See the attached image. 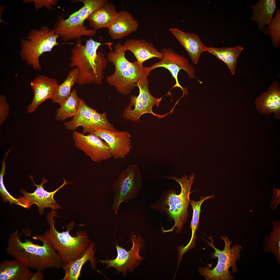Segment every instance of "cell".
Returning a JSON list of instances; mask_svg holds the SVG:
<instances>
[{
	"mask_svg": "<svg viewBox=\"0 0 280 280\" xmlns=\"http://www.w3.org/2000/svg\"><path fill=\"white\" fill-rule=\"evenodd\" d=\"M274 192L272 193L273 195L272 197V200L270 204V208L273 210L277 209V206L280 202V190L278 189H276L273 186Z\"/></svg>",
	"mask_w": 280,
	"mask_h": 280,
	"instance_id": "37",
	"label": "cell"
},
{
	"mask_svg": "<svg viewBox=\"0 0 280 280\" xmlns=\"http://www.w3.org/2000/svg\"><path fill=\"white\" fill-rule=\"evenodd\" d=\"M123 45L126 50L131 52L136 61L142 65L145 61L152 58L161 60L164 57L152 43L144 39L128 40L124 43Z\"/></svg>",
	"mask_w": 280,
	"mask_h": 280,
	"instance_id": "22",
	"label": "cell"
},
{
	"mask_svg": "<svg viewBox=\"0 0 280 280\" xmlns=\"http://www.w3.org/2000/svg\"><path fill=\"white\" fill-rule=\"evenodd\" d=\"M17 230L11 233L8 241L6 251L7 254L36 271H43L49 269L62 268L64 263L50 242L43 235L32 237L39 241L42 245L34 243L30 239L22 241Z\"/></svg>",
	"mask_w": 280,
	"mask_h": 280,
	"instance_id": "1",
	"label": "cell"
},
{
	"mask_svg": "<svg viewBox=\"0 0 280 280\" xmlns=\"http://www.w3.org/2000/svg\"><path fill=\"white\" fill-rule=\"evenodd\" d=\"M174 179L180 184L181 188L180 193L178 195L174 192L170 194L167 198L165 204L168 205L167 212L170 216L174 220V225L173 227L165 232H172L176 227V232H180L188 216V208L190 202V195L192 185L195 178L194 174L191 175L188 180V177L184 176L179 179L174 177H166Z\"/></svg>",
	"mask_w": 280,
	"mask_h": 280,
	"instance_id": "7",
	"label": "cell"
},
{
	"mask_svg": "<svg viewBox=\"0 0 280 280\" xmlns=\"http://www.w3.org/2000/svg\"><path fill=\"white\" fill-rule=\"evenodd\" d=\"M132 243V248L127 251L124 248L120 246L117 244L116 246L117 256L116 258L112 260H103L97 258L98 261L102 263L107 264L106 268L114 267L119 274L122 272L124 276H125L127 270L133 271L135 268L140 264V262L144 260L139 254L140 249L144 246V243L142 237L133 233L131 237Z\"/></svg>",
	"mask_w": 280,
	"mask_h": 280,
	"instance_id": "10",
	"label": "cell"
},
{
	"mask_svg": "<svg viewBox=\"0 0 280 280\" xmlns=\"http://www.w3.org/2000/svg\"><path fill=\"white\" fill-rule=\"evenodd\" d=\"M54 217H57L55 210L47 214L46 219L50 228L45 231L43 235L50 242L61 258L64 264H66L83 254L91 242L85 231H79L75 234V236L70 234L69 232L73 230L75 224L73 221L68 224L66 231L58 232L55 227Z\"/></svg>",
	"mask_w": 280,
	"mask_h": 280,
	"instance_id": "3",
	"label": "cell"
},
{
	"mask_svg": "<svg viewBox=\"0 0 280 280\" xmlns=\"http://www.w3.org/2000/svg\"><path fill=\"white\" fill-rule=\"evenodd\" d=\"M2 168L0 174V196L3 201L5 202L7 201L10 202L11 204L13 203L18 204L17 199L13 197L9 193L5 187L3 182V176L5 171V159L2 163Z\"/></svg>",
	"mask_w": 280,
	"mask_h": 280,
	"instance_id": "34",
	"label": "cell"
},
{
	"mask_svg": "<svg viewBox=\"0 0 280 280\" xmlns=\"http://www.w3.org/2000/svg\"><path fill=\"white\" fill-rule=\"evenodd\" d=\"M34 96L31 103L27 107L29 113L34 112L44 101L52 99L58 86L57 80L44 75H39L30 83Z\"/></svg>",
	"mask_w": 280,
	"mask_h": 280,
	"instance_id": "16",
	"label": "cell"
},
{
	"mask_svg": "<svg viewBox=\"0 0 280 280\" xmlns=\"http://www.w3.org/2000/svg\"><path fill=\"white\" fill-rule=\"evenodd\" d=\"M84 22L74 13L66 19L61 15L58 17L53 29L65 41L80 39L84 36H94L96 34V31L88 29L84 25Z\"/></svg>",
	"mask_w": 280,
	"mask_h": 280,
	"instance_id": "14",
	"label": "cell"
},
{
	"mask_svg": "<svg viewBox=\"0 0 280 280\" xmlns=\"http://www.w3.org/2000/svg\"><path fill=\"white\" fill-rule=\"evenodd\" d=\"M95 247V243L91 242L83 254L76 259L63 264L61 269L64 271L65 274L62 280H78L81 275L83 266L88 261L90 262L92 268L95 269L96 261L94 257Z\"/></svg>",
	"mask_w": 280,
	"mask_h": 280,
	"instance_id": "18",
	"label": "cell"
},
{
	"mask_svg": "<svg viewBox=\"0 0 280 280\" xmlns=\"http://www.w3.org/2000/svg\"><path fill=\"white\" fill-rule=\"evenodd\" d=\"M256 109L264 115L274 113L275 117H280V86L277 81L273 82L267 91L256 98L255 101Z\"/></svg>",
	"mask_w": 280,
	"mask_h": 280,
	"instance_id": "17",
	"label": "cell"
},
{
	"mask_svg": "<svg viewBox=\"0 0 280 280\" xmlns=\"http://www.w3.org/2000/svg\"><path fill=\"white\" fill-rule=\"evenodd\" d=\"M72 137L75 146L83 151L92 161L100 162L112 157L108 144L100 137L93 133L85 135L74 131Z\"/></svg>",
	"mask_w": 280,
	"mask_h": 280,
	"instance_id": "13",
	"label": "cell"
},
{
	"mask_svg": "<svg viewBox=\"0 0 280 280\" xmlns=\"http://www.w3.org/2000/svg\"><path fill=\"white\" fill-rule=\"evenodd\" d=\"M214 197V195L201 197L200 198V200L199 201H195L193 200H190V204L191 205L193 210V215L191 224L192 234L189 242L186 246L184 247L185 251H188L194 248L195 247L196 240V231L198 228L199 223L201 207L202 203L206 200L209 198H213Z\"/></svg>",
	"mask_w": 280,
	"mask_h": 280,
	"instance_id": "31",
	"label": "cell"
},
{
	"mask_svg": "<svg viewBox=\"0 0 280 280\" xmlns=\"http://www.w3.org/2000/svg\"><path fill=\"white\" fill-rule=\"evenodd\" d=\"M243 50V47L240 46L234 47H223L219 48L210 47H207L206 51L223 61L232 74L234 75L237 65V59Z\"/></svg>",
	"mask_w": 280,
	"mask_h": 280,
	"instance_id": "26",
	"label": "cell"
},
{
	"mask_svg": "<svg viewBox=\"0 0 280 280\" xmlns=\"http://www.w3.org/2000/svg\"><path fill=\"white\" fill-rule=\"evenodd\" d=\"M29 176L37 189L32 193L27 192L23 189H20V191L23 195H20L17 199V205L25 208H29L32 205L36 204L38 206L40 215L43 213L44 209L46 208H50L52 211L60 208L61 206L56 202L54 198V195L65 185L72 183L67 182L64 178V183L61 186L54 191L50 192L45 190L43 186V184L48 181L46 179L43 177L41 183L37 185L34 182L32 176Z\"/></svg>",
	"mask_w": 280,
	"mask_h": 280,
	"instance_id": "11",
	"label": "cell"
},
{
	"mask_svg": "<svg viewBox=\"0 0 280 280\" xmlns=\"http://www.w3.org/2000/svg\"><path fill=\"white\" fill-rule=\"evenodd\" d=\"M79 75L78 70L76 67L69 72L63 82L58 86L52 99L53 103L60 104L68 98L71 93V88L77 82Z\"/></svg>",
	"mask_w": 280,
	"mask_h": 280,
	"instance_id": "28",
	"label": "cell"
},
{
	"mask_svg": "<svg viewBox=\"0 0 280 280\" xmlns=\"http://www.w3.org/2000/svg\"><path fill=\"white\" fill-rule=\"evenodd\" d=\"M170 30L185 49L193 62L197 64L201 54L206 51L207 47L202 44L199 36L195 34L185 33L176 28H171Z\"/></svg>",
	"mask_w": 280,
	"mask_h": 280,
	"instance_id": "21",
	"label": "cell"
},
{
	"mask_svg": "<svg viewBox=\"0 0 280 280\" xmlns=\"http://www.w3.org/2000/svg\"><path fill=\"white\" fill-rule=\"evenodd\" d=\"M79 98L78 96L76 90L74 89L68 98L60 104V108L55 112L56 120L64 121L74 116L78 109Z\"/></svg>",
	"mask_w": 280,
	"mask_h": 280,
	"instance_id": "27",
	"label": "cell"
},
{
	"mask_svg": "<svg viewBox=\"0 0 280 280\" xmlns=\"http://www.w3.org/2000/svg\"><path fill=\"white\" fill-rule=\"evenodd\" d=\"M92 133L100 137L108 144L112 157L115 159H124L130 153L132 148L131 136L128 131L101 129Z\"/></svg>",
	"mask_w": 280,
	"mask_h": 280,
	"instance_id": "15",
	"label": "cell"
},
{
	"mask_svg": "<svg viewBox=\"0 0 280 280\" xmlns=\"http://www.w3.org/2000/svg\"><path fill=\"white\" fill-rule=\"evenodd\" d=\"M138 26L137 20L130 13L121 11L108 27V32L113 39H119L136 31Z\"/></svg>",
	"mask_w": 280,
	"mask_h": 280,
	"instance_id": "20",
	"label": "cell"
},
{
	"mask_svg": "<svg viewBox=\"0 0 280 280\" xmlns=\"http://www.w3.org/2000/svg\"><path fill=\"white\" fill-rule=\"evenodd\" d=\"M272 230L265 238L264 250L272 253L279 264L280 262V221H274L272 223Z\"/></svg>",
	"mask_w": 280,
	"mask_h": 280,
	"instance_id": "29",
	"label": "cell"
},
{
	"mask_svg": "<svg viewBox=\"0 0 280 280\" xmlns=\"http://www.w3.org/2000/svg\"><path fill=\"white\" fill-rule=\"evenodd\" d=\"M9 107L6 97L4 95L0 96V125L1 126L8 116Z\"/></svg>",
	"mask_w": 280,
	"mask_h": 280,
	"instance_id": "35",
	"label": "cell"
},
{
	"mask_svg": "<svg viewBox=\"0 0 280 280\" xmlns=\"http://www.w3.org/2000/svg\"><path fill=\"white\" fill-rule=\"evenodd\" d=\"M141 173L137 164L130 165L119 174L112 186L114 201L112 208L116 214L121 203L134 198L142 186Z\"/></svg>",
	"mask_w": 280,
	"mask_h": 280,
	"instance_id": "6",
	"label": "cell"
},
{
	"mask_svg": "<svg viewBox=\"0 0 280 280\" xmlns=\"http://www.w3.org/2000/svg\"><path fill=\"white\" fill-rule=\"evenodd\" d=\"M82 2L83 6L78 10L74 12L81 18L83 21L87 19L93 12L98 8L106 5L107 0H78Z\"/></svg>",
	"mask_w": 280,
	"mask_h": 280,
	"instance_id": "32",
	"label": "cell"
},
{
	"mask_svg": "<svg viewBox=\"0 0 280 280\" xmlns=\"http://www.w3.org/2000/svg\"><path fill=\"white\" fill-rule=\"evenodd\" d=\"M276 10V15L269 25L268 30L274 46L278 48L280 43V10L278 8Z\"/></svg>",
	"mask_w": 280,
	"mask_h": 280,
	"instance_id": "33",
	"label": "cell"
},
{
	"mask_svg": "<svg viewBox=\"0 0 280 280\" xmlns=\"http://www.w3.org/2000/svg\"><path fill=\"white\" fill-rule=\"evenodd\" d=\"M23 2L24 3L33 2L36 10L43 6L46 7L48 10L51 9L53 5H56L58 3L57 1L54 0H25Z\"/></svg>",
	"mask_w": 280,
	"mask_h": 280,
	"instance_id": "36",
	"label": "cell"
},
{
	"mask_svg": "<svg viewBox=\"0 0 280 280\" xmlns=\"http://www.w3.org/2000/svg\"><path fill=\"white\" fill-rule=\"evenodd\" d=\"M161 52L164 55L163 58L159 62L148 67L150 72L155 68L160 67L167 69L176 81V83L172 88L176 87L180 88L183 91V95H186L188 92L186 89L180 85L178 81V76L180 70H185L190 78L195 79L201 84H202V82L195 76L194 67L189 64L188 59L185 56L178 54L169 48L162 49Z\"/></svg>",
	"mask_w": 280,
	"mask_h": 280,
	"instance_id": "12",
	"label": "cell"
},
{
	"mask_svg": "<svg viewBox=\"0 0 280 280\" xmlns=\"http://www.w3.org/2000/svg\"><path fill=\"white\" fill-rule=\"evenodd\" d=\"M253 14L251 19L258 25L260 30L269 25L276 9L275 0H260L251 6Z\"/></svg>",
	"mask_w": 280,
	"mask_h": 280,
	"instance_id": "24",
	"label": "cell"
},
{
	"mask_svg": "<svg viewBox=\"0 0 280 280\" xmlns=\"http://www.w3.org/2000/svg\"><path fill=\"white\" fill-rule=\"evenodd\" d=\"M149 72L145 70L136 83L137 86L139 90V94L136 96L131 95L130 99L128 108H134L130 109L125 108L122 114L123 118L134 122H137L143 114L150 113L158 118H162L167 115V113L163 115L154 113L152 108L154 106H160L159 103L162 98H157L153 96L149 90V82L147 79Z\"/></svg>",
	"mask_w": 280,
	"mask_h": 280,
	"instance_id": "8",
	"label": "cell"
},
{
	"mask_svg": "<svg viewBox=\"0 0 280 280\" xmlns=\"http://www.w3.org/2000/svg\"><path fill=\"white\" fill-rule=\"evenodd\" d=\"M78 111L70 121L64 123L67 130H74L78 127L83 128V134L92 133L99 129L111 131L117 130L109 122L106 113H100L88 106L85 101L79 98Z\"/></svg>",
	"mask_w": 280,
	"mask_h": 280,
	"instance_id": "9",
	"label": "cell"
},
{
	"mask_svg": "<svg viewBox=\"0 0 280 280\" xmlns=\"http://www.w3.org/2000/svg\"><path fill=\"white\" fill-rule=\"evenodd\" d=\"M211 264L205 267L199 268V274L206 280H232L235 277L228 270V265L218 262L216 266L211 269Z\"/></svg>",
	"mask_w": 280,
	"mask_h": 280,
	"instance_id": "30",
	"label": "cell"
},
{
	"mask_svg": "<svg viewBox=\"0 0 280 280\" xmlns=\"http://www.w3.org/2000/svg\"><path fill=\"white\" fill-rule=\"evenodd\" d=\"M80 38L76 39V44L71 50L70 66L75 67L78 69L79 75L76 82L80 85L94 83L101 85L104 78L103 71L108 62L104 54L97 52L99 46L106 44L109 47L113 43L103 44L97 42L91 37L86 39L83 45Z\"/></svg>",
	"mask_w": 280,
	"mask_h": 280,
	"instance_id": "2",
	"label": "cell"
},
{
	"mask_svg": "<svg viewBox=\"0 0 280 280\" xmlns=\"http://www.w3.org/2000/svg\"><path fill=\"white\" fill-rule=\"evenodd\" d=\"M208 237L211 241V242L204 240L215 250V251L211 255L212 258L217 257L218 262L228 265L230 267H232L233 273H236L237 270L236 262V261L240 260V251L243 249L242 246L237 244L231 248L230 245L232 242L230 241L227 236L225 235V237L222 236L220 237L225 243L224 249L221 251L215 247L213 245V241L212 236Z\"/></svg>",
	"mask_w": 280,
	"mask_h": 280,
	"instance_id": "19",
	"label": "cell"
},
{
	"mask_svg": "<svg viewBox=\"0 0 280 280\" xmlns=\"http://www.w3.org/2000/svg\"><path fill=\"white\" fill-rule=\"evenodd\" d=\"M59 36L53 29L51 30L47 26L31 30L26 38L20 39L19 54L22 60L32 66L34 70H41L39 57L45 52L51 51L54 46L60 44L57 41Z\"/></svg>",
	"mask_w": 280,
	"mask_h": 280,
	"instance_id": "5",
	"label": "cell"
},
{
	"mask_svg": "<svg viewBox=\"0 0 280 280\" xmlns=\"http://www.w3.org/2000/svg\"><path fill=\"white\" fill-rule=\"evenodd\" d=\"M30 269L16 259L5 260L0 263V280H31L34 273Z\"/></svg>",
	"mask_w": 280,
	"mask_h": 280,
	"instance_id": "23",
	"label": "cell"
},
{
	"mask_svg": "<svg viewBox=\"0 0 280 280\" xmlns=\"http://www.w3.org/2000/svg\"><path fill=\"white\" fill-rule=\"evenodd\" d=\"M126 51L120 43L114 46V51L110 50L107 55L108 60L115 67L113 74L108 77V83L114 86L117 92L127 95L137 86L136 83L144 72L146 67L137 61L132 62L126 58Z\"/></svg>",
	"mask_w": 280,
	"mask_h": 280,
	"instance_id": "4",
	"label": "cell"
},
{
	"mask_svg": "<svg viewBox=\"0 0 280 280\" xmlns=\"http://www.w3.org/2000/svg\"><path fill=\"white\" fill-rule=\"evenodd\" d=\"M117 12L115 6L108 2L105 5L93 12L87 18L89 26L96 31L109 26L115 17Z\"/></svg>",
	"mask_w": 280,
	"mask_h": 280,
	"instance_id": "25",
	"label": "cell"
},
{
	"mask_svg": "<svg viewBox=\"0 0 280 280\" xmlns=\"http://www.w3.org/2000/svg\"><path fill=\"white\" fill-rule=\"evenodd\" d=\"M44 275L42 271H37L34 273L31 280H43L44 279Z\"/></svg>",
	"mask_w": 280,
	"mask_h": 280,
	"instance_id": "38",
	"label": "cell"
}]
</instances>
